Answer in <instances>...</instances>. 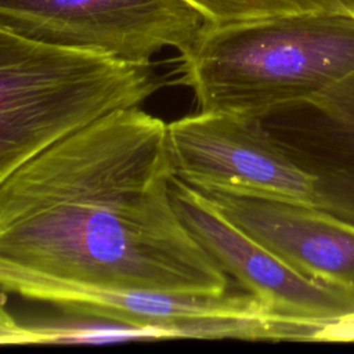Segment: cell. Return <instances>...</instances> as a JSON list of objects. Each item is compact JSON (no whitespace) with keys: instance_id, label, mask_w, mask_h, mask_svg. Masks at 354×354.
Segmentation results:
<instances>
[{"instance_id":"6","label":"cell","mask_w":354,"mask_h":354,"mask_svg":"<svg viewBox=\"0 0 354 354\" xmlns=\"http://www.w3.org/2000/svg\"><path fill=\"white\" fill-rule=\"evenodd\" d=\"M167 137L176 177L199 191L318 207L314 178L277 144L263 119L198 111L167 123Z\"/></svg>"},{"instance_id":"2","label":"cell","mask_w":354,"mask_h":354,"mask_svg":"<svg viewBox=\"0 0 354 354\" xmlns=\"http://www.w3.org/2000/svg\"><path fill=\"white\" fill-rule=\"evenodd\" d=\"M198 111L263 119L311 108L354 124V12L209 24L178 58Z\"/></svg>"},{"instance_id":"7","label":"cell","mask_w":354,"mask_h":354,"mask_svg":"<svg viewBox=\"0 0 354 354\" xmlns=\"http://www.w3.org/2000/svg\"><path fill=\"white\" fill-rule=\"evenodd\" d=\"M176 210L198 243L277 318L326 325L354 313V292L311 278L225 218L198 189L171 180Z\"/></svg>"},{"instance_id":"3","label":"cell","mask_w":354,"mask_h":354,"mask_svg":"<svg viewBox=\"0 0 354 354\" xmlns=\"http://www.w3.org/2000/svg\"><path fill=\"white\" fill-rule=\"evenodd\" d=\"M162 86L152 64L58 47L0 28V181L54 142Z\"/></svg>"},{"instance_id":"10","label":"cell","mask_w":354,"mask_h":354,"mask_svg":"<svg viewBox=\"0 0 354 354\" xmlns=\"http://www.w3.org/2000/svg\"><path fill=\"white\" fill-rule=\"evenodd\" d=\"M199 10L209 24L230 22L304 12H354V0H185Z\"/></svg>"},{"instance_id":"5","label":"cell","mask_w":354,"mask_h":354,"mask_svg":"<svg viewBox=\"0 0 354 354\" xmlns=\"http://www.w3.org/2000/svg\"><path fill=\"white\" fill-rule=\"evenodd\" d=\"M24 299L61 313L119 322L155 332L159 339L313 340L319 325L270 315L261 303L241 295H191L151 290L46 288Z\"/></svg>"},{"instance_id":"9","label":"cell","mask_w":354,"mask_h":354,"mask_svg":"<svg viewBox=\"0 0 354 354\" xmlns=\"http://www.w3.org/2000/svg\"><path fill=\"white\" fill-rule=\"evenodd\" d=\"M277 144L315 183L318 207L354 224V124L306 106L263 118Z\"/></svg>"},{"instance_id":"1","label":"cell","mask_w":354,"mask_h":354,"mask_svg":"<svg viewBox=\"0 0 354 354\" xmlns=\"http://www.w3.org/2000/svg\"><path fill=\"white\" fill-rule=\"evenodd\" d=\"M167 123L115 109L0 181V290L221 295L228 275L173 198Z\"/></svg>"},{"instance_id":"4","label":"cell","mask_w":354,"mask_h":354,"mask_svg":"<svg viewBox=\"0 0 354 354\" xmlns=\"http://www.w3.org/2000/svg\"><path fill=\"white\" fill-rule=\"evenodd\" d=\"M209 25L185 0H0V28L26 39L149 65L185 53Z\"/></svg>"},{"instance_id":"8","label":"cell","mask_w":354,"mask_h":354,"mask_svg":"<svg viewBox=\"0 0 354 354\" xmlns=\"http://www.w3.org/2000/svg\"><path fill=\"white\" fill-rule=\"evenodd\" d=\"M199 192L296 270L354 292V224L299 202L220 189Z\"/></svg>"},{"instance_id":"11","label":"cell","mask_w":354,"mask_h":354,"mask_svg":"<svg viewBox=\"0 0 354 354\" xmlns=\"http://www.w3.org/2000/svg\"><path fill=\"white\" fill-rule=\"evenodd\" d=\"M7 344H41V339L28 324L14 318L0 300V346Z\"/></svg>"}]
</instances>
